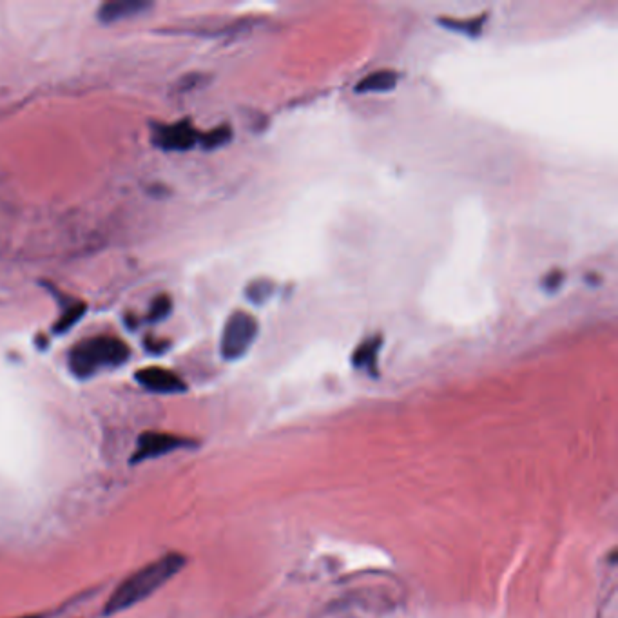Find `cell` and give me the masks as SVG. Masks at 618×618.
<instances>
[{
    "label": "cell",
    "mask_w": 618,
    "mask_h": 618,
    "mask_svg": "<svg viewBox=\"0 0 618 618\" xmlns=\"http://www.w3.org/2000/svg\"><path fill=\"white\" fill-rule=\"evenodd\" d=\"M484 22H486V13H483L481 17H477V19H439L441 26H445L450 31L464 33L468 37H477L483 31Z\"/></svg>",
    "instance_id": "30bf717a"
},
{
    "label": "cell",
    "mask_w": 618,
    "mask_h": 618,
    "mask_svg": "<svg viewBox=\"0 0 618 618\" xmlns=\"http://www.w3.org/2000/svg\"><path fill=\"white\" fill-rule=\"evenodd\" d=\"M131 356V350L122 339L113 336H95L84 339L71 348L69 368L80 379L95 376L104 368L124 365Z\"/></svg>",
    "instance_id": "7a4b0ae2"
},
{
    "label": "cell",
    "mask_w": 618,
    "mask_h": 618,
    "mask_svg": "<svg viewBox=\"0 0 618 618\" xmlns=\"http://www.w3.org/2000/svg\"><path fill=\"white\" fill-rule=\"evenodd\" d=\"M185 562L187 559L184 555L169 553L147 564L144 568L136 570L135 573H131L127 579L122 580L116 586V590L107 599L104 615L111 617L151 597L155 591L160 590L164 584L173 579L178 571L184 568Z\"/></svg>",
    "instance_id": "6da1fadb"
},
{
    "label": "cell",
    "mask_w": 618,
    "mask_h": 618,
    "mask_svg": "<svg viewBox=\"0 0 618 618\" xmlns=\"http://www.w3.org/2000/svg\"><path fill=\"white\" fill-rule=\"evenodd\" d=\"M86 312V305L84 303H71L68 309L64 310L58 318L57 325H55V332H66L71 329L75 323H78V319L84 316Z\"/></svg>",
    "instance_id": "7c38bea8"
},
{
    "label": "cell",
    "mask_w": 618,
    "mask_h": 618,
    "mask_svg": "<svg viewBox=\"0 0 618 618\" xmlns=\"http://www.w3.org/2000/svg\"><path fill=\"white\" fill-rule=\"evenodd\" d=\"M231 138V127L222 126L216 127V129L205 133V135H200V142H202L205 149H216V147H222V145L227 144Z\"/></svg>",
    "instance_id": "4fadbf2b"
},
{
    "label": "cell",
    "mask_w": 618,
    "mask_h": 618,
    "mask_svg": "<svg viewBox=\"0 0 618 618\" xmlns=\"http://www.w3.org/2000/svg\"><path fill=\"white\" fill-rule=\"evenodd\" d=\"M562 281H564V272L553 271L544 278L542 287L548 290V292H555V290L561 289Z\"/></svg>",
    "instance_id": "9a60e30c"
},
{
    "label": "cell",
    "mask_w": 618,
    "mask_h": 618,
    "mask_svg": "<svg viewBox=\"0 0 618 618\" xmlns=\"http://www.w3.org/2000/svg\"><path fill=\"white\" fill-rule=\"evenodd\" d=\"M171 310H173V301L169 296H158L153 303H151V309H149V319L151 321H162V319L167 318L169 314H171Z\"/></svg>",
    "instance_id": "5bb4252c"
},
{
    "label": "cell",
    "mask_w": 618,
    "mask_h": 618,
    "mask_svg": "<svg viewBox=\"0 0 618 618\" xmlns=\"http://www.w3.org/2000/svg\"><path fill=\"white\" fill-rule=\"evenodd\" d=\"M153 142L164 151H189L200 142V133L189 120H182L169 126H156Z\"/></svg>",
    "instance_id": "277c9868"
},
{
    "label": "cell",
    "mask_w": 618,
    "mask_h": 618,
    "mask_svg": "<svg viewBox=\"0 0 618 618\" xmlns=\"http://www.w3.org/2000/svg\"><path fill=\"white\" fill-rule=\"evenodd\" d=\"M135 379L142 387L155 394H180L187 388L182 377L167 368H142L136 372Z\"/></svg>",
    "instance_id": "8992f818"
},
{
    "label": "cell",
    "mask_w": 618,
    "mask_h": 618,
    "mask_svg": "<svg viewBox=\"0 0 618 618\" xmlns=\"http://www.w3.org/2000/svg\"><path fill=\"white\" fill-rule=\"evenodd\" d=\"M272 292H274V283L271 280H267V278H260V280H254L252 283H249V287L245 290V296L254 305H263L265 301H269Z\"/></svg>",
    "instance_id": "8fae6325"
},
{
    "label": "cell",
    "mask_w": 618,
    "mask_h": 618,
    "mask_svg": "<svg viewBox=\"0 0 618 618\" xmlns=\"http://www.w3.org/2000/svg\"><path fill=\"white\" fill-rule=\"evenodd\" d=\"M151 4L144 0H111L100 6L98 10V19L104 24H113L118 20L131 19L140 13L149 10Z\"/></svg>",
    "instance_id": "52a82bcc"
},
{
    "label": "cell",
    "mask_w": 618,
    "mask_h": 618,
    "mask_svg": "<svg viewBox=\"0 0 618 618\" xmlns=\"http://www.w3.org/2000/svg\"><path fill=\"white\" fill-rule=\"evenodd\" d=\"M381 347H383V338L381 336L363 341L354 350L352 365L356 368H361V370H367L368 374H376L377 358H379Z\"/></svg>",
    "instance_id": "9c48e42d"
},
{
    "label": "cell",
    "mask_w": 618,
    "mask_h": 618,
    "mask_svg": "<svg viewBox=\"0 0 618 618\" xmlns=\"http://www.w3.org/2000/svg\"><path fill=\"white\" fill-rule=\"evenodd\" d=\"M193 443L189 439H184L180 435L164 434V432H145L138 439V448L131 463H140L147 459H155L160 455L171 454L178 448H187Z\"/></svg>",
    "instance_id": "5b68a950"
},
{
    "label": "cell",
    "mask_w": 618,
    "mask_h": 618,
    "mask_svg": "<svg viewBox=\"0 0 618 618\" xmlns=\"http://www.w3.org/2000/svg\"><path fill=\"white\" fill-rule=\"evenodd\" d=\"M399 82V75L394 69H379L370 73L365 78H361L356 84V93L367 95V93H387L396 89Z\"/></svg>",
    "instance_id": "ba28073f"
},
{
    "label": "cell",
    "mask_w": 618,
    "mask_h": 618,
    "mask_svg": "<svg viewBox=\"0 0 618 618\" xmlns=\"http://www.w3.org/2000/svg\"><path fill=\"white\" fill-rule=\"evenodd\" d=\"M256 336H258V321L252 314L243 310L231 314V318L227 319L223 327L220 341L223 359L234 361L245 356Z\"/></svg>",
    "instance_id": "3957f363"
},
{
    "label": "cell",
    "mask_w": 618,
    "mask_h": 618,
    "mask_svg": "<svg viewBox=\"0 0 618 618\" xmlns=\"http://www.w3.org/2000/svg\"><path fill=\"white\" fill-rule=\"evenodd\" d=\"M22 618H39V617H22Z\"/></svg>",
    "instance_id": "2e32d148"
}]
</instances>
